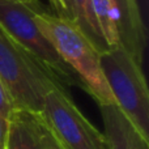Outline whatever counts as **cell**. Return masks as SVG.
Wrapping results in <instances>:
<instances>
[{
	"instance_id": "6da1fadb",
	"label": "cell",
	"mask_w": 149,
	"mask_h": 149,
	"mask_svg": "<svg viewBox=\"0 0 149 149\" xmlns=\"http://www.w3.org/2000/svg\"><path fill=\"white\" fill-rule=\"evenodd\" d=\"M34 21L60 59L76 74L80 86L92 95L98 106L115 103L101 70V51L89 37L73 21L60 18L45 9L37 10Z\"/></svg>"
},
{
	"instance_id": "7a4b0ae2",
	"label": "cell",
	"mask_w": 149,
	"mask_h": 149,
	"mask_svg": "<svg viewBox=\"0 0 149 149\" xmlns=\"http://www.w3.org/2000/svg\"><path fill=\"white\" fill-rule=\"evenodd\" d=\"M0 81L16 110L31 113H41L47 93L56 86H62L1 28Z\"/></svg>"
},
{
	"instance_id": "3957f363",
	"label": "cell",
	"mask_w": 149,
	"mask_h": 149,
	"mask_svg": "<svg viewBox=\"0 0 149 149\" xmlns=\"http://www.w3.org/2000/svg\"><path fill=\"white\" fill-rule=\"evenodd\" d=\"M38 9H43V7L15 0H0V28L59 85L63 88L68 85L80 86L76 74L60 59L56 50L36 25L34 16Z\"/></svg>"
},
{
	"instance_id": "277c9868",
	"label": "cell",
	"mask_w": 149,
	"mask_h": 149,
	"mask_svg": "<svg viewBox=\"0 0 149 149\" xmlns=\"http://www.w3.org/2000/svg\"><path fill=\"white\" fill-rule=\"evenodd\" d=\"M100 63L118 107L143 136L149 139V89L141 64L123 47L102 51Z\"/></svg>"
},
{
	"instance_id": "5b68a950",
	"label": "cell",
	"mask_w": 149,
	"mask_h": 149,
	"mask_svg": "<svg viewBox=\"0 0 149 149\" xmlns=\"http://www.w3.org/2000/svg\"><path fill=\"white\" fill-rule=\"evenodd\" d=\"M39 115L59 149H107L103 132L86 119L64 88L47 93Z\"/></svg>"
},
{
	"instance_id": "8992f818",
	"label": "cell",
	"mask_w": 149,
	"mask_h": 149,
	"mask_svg": "<svg viewBox=\"0 0 149 149\" xmlns=\"http://www.w3.org/2000/svg\"><path fill=\"white\" fill-rule=\"evenodd\" d=\"M118 16V34L120 46L141 64L147 46V34L136 0H111Z\"/></svg>"
},
{
	"instance_id": "52a82bcc",
	"label": "cell",
	"mask_w": 149,
	"mask_h": 149,
	"mask_svg": "<svg viewBox=\"0 0 149 149\" xmlns=\"http://www.w3.org/2000/svg\"><path fill=\"white\" fill-rule=\"evenodd\" d=\"M107 149H149V139L132 124L116 103L100 105Z\"/></svg>"
},
{
	"instance_id": "ba28073f",
	"label": "cell",
	"mask_w": 149,
	"mask_h": 149,
	"mask_svg": "<svg viewBox=\"0 0 149 149\" xmlns=\"http://www.w3.org/2000/svg\"><path fill=\"white\" fill-rule=\"evenodd\" d=\"M5 149H49L47 130L39 113L15 110L10 114Z\"/></svg>"
},
{
	"instance_id": "9c48e42d",
	"label": "cell",
	"mask_w": 149,
	"mask_h": 149,
	"mask_svg": "<svg viewBox=\"0 0 149 149\" xmlns=\"http://www.w3.org/2000/svg\"><path fill=\"white\" fill-rule=\"evenodd\" d=\"M70 1L74 24L89 37V39L98 47L101 52L107 50V46L103 41V37L95 21L90 0H70Z\"/></svg>"
},
{
	"instance_id": "30bf717a",
	"label": "cell",
	"mask_w": 149,
	"mask_h": 149,
	"mask_svg": "<svg viewBox=\"0 0 149 149\" xmlns=\"http://www.w3.org/2000/svg\"><path fill=\"white\" fill-rule=\"evenodd\" d=\"M15 110L16 107L13 105L12 100H10L9 94L7 93L5 88L3 86L1 81H0V115L8 119Z\"/></svg>"
},
{
	"instance_id": "8fae6325",
	"label": "cell",
	"mask_w": 149,
	"mask_h": 149,
	"mask_svg": "<svg viewBox=\"0 0 149 149\" xmlns=\"http://www.w3.org/2000/svg\"><path fill=\"white\" fill-rule=\"evenodd\" d=\"M50 4H51L52 9L55 10V13H54L55 16H58L60 18H67V20L73 21V15L71 12L70 7L67 5V3H65V0H50Z\"/></svg>"
},
{
	"instance_id": "7c38bea8",
	"label": "cell",
	"mask_w": 149,
	"mask_h": 149,
	"mask_svg": "<svg viewBox=\"0 0 149 149\" xmlns=\"http://www.w3.org/2000/svg\"><path fill=\"white\" fill-rule=\"evenodd\" d=\"M8 134V119L0 115V149H5Z\"/></svg>"
},
{
	"instance_id": "4fadbf2b",
	"label": "cell",
	"mask_w": 149,
	"mask_h": 149,
	"mask_svg": "<svg viewBox=\"0 0 149 149\" xmlns=\"http://www.w3.org/2000/svg\"><path fill=\"white\" fill-rule=\"evenodd\" d=\"M46 127V126H45ZM47 130V128H46ZM47 141H49V149H59L56 147V144L54 143V140H52V137L50 136V134H49V131H47Z\"/></svg>"
},
{
	"instance_id": "5bb4252c",
	"label": "cell",
	"mask_w": 149,
	"mask_h": 149,
	"mask_svg": "<svg viewBox=\"0 0 149 149\" xmlns=\"http://www.w3.org/2000/svg\"><path fill=\"white\" fill-rule=\"evenodd\" d=\"M15 1H21V3H26V4H30V5H34V7H42L39 4L38 0H15Z\"/></svg>"
}]
</instances>
